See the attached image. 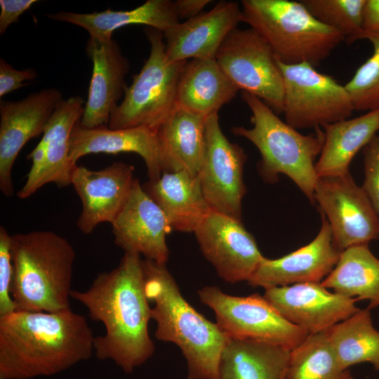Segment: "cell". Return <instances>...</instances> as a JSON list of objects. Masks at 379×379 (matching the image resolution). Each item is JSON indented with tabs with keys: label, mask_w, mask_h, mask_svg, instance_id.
<instances>
[{
	"label": "cell",
	"mask_w": 379,
	"mask_h": 379,
	"mask_svg": "<svg viewBox=\"0 0 379 379\" xmlns=\"http://www.w3.org/2000/svg\"><path fill=\"white\" fill-rule=\"evenodd\" d=\"M142 261L140 254L124 252L117 267L99 273L86 290L70 293L92 320L105 326L104 335L94 339L95 357L112 361L126 373L144 364L155 350L148 330L152 308Z\"/></svg>",
	"instance_id": "cell-1"
},
{
	"label": "cell",
	"mask_w": 379,
	"mask_h": 379,
	"mask_svg": "<svg viewBox=\"0 0 379 379\" xmlns=\"http://www.w3.org/2000/svg\"><path fill=\"white\" fill-rule=\"evenodd\" d=\"M93 331L72 309L17 310L0 317V378L51 376L88 360L94 353Z\"/></svg>",
	"instance_id": "cell-2"
},
{
	"label": "cell",
	"mask_w": 379,
	"mask_h": 379,
	"mask_svg": "<svg viewBox=\"0 0 379 379\" xmlns=\"http://www.w3.org/2000/svg\"><path fill=\"white\" fill-rule=\"evenodd\" d=\"M142 265L145 294L154 302L155 338L180 349L187 379H219L220 357L229 337L185 299L166 263L144 259Z\"/></svg>",
	"instance_id": "cell-3"
},
{
	"label": "cell",
	"mask_w": 379,
	"mask_h": 379,
	"mask_svg": "<svg viewBox=\"0 0 379 379\" xmlns=\"http://www.w3.org/2000/svg\"><path fill=\"white\" fill-rule=\"evenodd\" d=\"M13 279L11 296L17 310L57 312L71 309L69 298L75 251L51 231L11 235Z\"/></svg>",
	"instance_id": "cell-4"
},
{
	"label": "cell",
	"mask_w": 379,
	"mask_h": 379,
	"mask_svg": "<svg viewBox=\"0 0 379 379\" xmlns=\"http://www.w3.org/2000/svg\"><path fill=\"white\" fill-rule=\"evenodd\" d=\"M241 98L251 112L253 126H234L232 132L251 141L259 150L261 159L258 169L269 183H275L279 174L288 176L310 201L315 204L314 188L318 180L315 158L324 142V132L302 135L281 120L277 114L258 97L243 91Z\"/></svg>",
	"instance_id": "cell-5"
},
{
	"label": "cell",
	"mask_w": 379,
	"mask_h": 379,
	"mask_svg": "<svg viewBox=\"0 0 379 379\" xmlns=\"http://www.w3.org/2000/svg\"><path fill=\"white\" fill-rule=\"evenodd\" d=\"M241 5V22L260 34L284 64L315 67L345 40L317 20L301 1L242 0Z\"/></svg>",
	"instance_id": "cell-6"
},
{
	"label": "cell",
	"mask_w": 379,
	"mask_h": 379,
	"mask_svg": "<svg viewBox=\"0 0 379 379\" xmlns=\"http://www.w3.org/2000/svg\"><path fill=\"white\" fill-rule=\"evenodd\" d=\"M145 32L150 44L149 57L140 72L133 76L121 104L112 109L107 125L110 129L147 126L157 131L175 107L179 79L187 61L168 59L162 32L147 27Z\"/></svg>",
	"instance_id": "cell-7"
},
{
	"label": "cell",
	"mask_w": 379,
	"mask_h": 379,
	"mask_svg": "<svg viewBox=\"0 0 379 379\" xmlns=\"http://www.w3.org/2000/svg\"><path fill=\"white\" fill-rule=\"evenodd\" d=\"M197 293L201 302L214 312L216 324L229 338L268 343L291 350L308 335L284 319L259 293L233 296L214 286H206Z\"/></svg>",
	"instance_id": "cell-8"
},
{
	"label": "cell",
	"mask_w": 379,
	"mask_h": 379,
	"mask_svg": "<svg viewBox=\"0 0 379 379\" xmlns=\"http://www.w3.org/2000/svg\"><path fill=\"white\" fill-rule=\"evenodd\" d=\"M277 62L284 84L282 113L291 127L317 129L347 119L354 110L345 86L331 77L308 63Z\"/></svg>",
	"instance_id": "cell-9"
},
{
	"label": "cell",
	"mask_w": 379,
	"mask_h": 379,
	"mask_svg": "<svg viewBox=\"0 0 379 379\" xmlns=\"http://www.w3.org/2000/svg\"><path fill=\"white\" fill-rule=\"evenodd\" d=\"M215 60L238 90L262 100L276 114L283 112L284 84L268 43L252 28H235L220 46Z\"/></svg>",
	"instance_id": "cell-10"
},
{
	"label": "cell",
	"mask_w": 379,
	"mask_h": 379,
	"mask_svg": "<svg viewBox=\"0 0 379 379\" xmlns=\"http://www.w3.org/2000/svg\"><path fill=\"white\" fill-rule=\"evenodd\" d=\"M314 199L330 225L334 246L341 252L379 239V216L350 172L319 178Z\"/></svg>",
	"instance_id": "cell-11"
},
{
	"label": "cell",
	"mask_w": 379,
	"mask_h": 379,
	"mask_svg": "<svg viewBox=\"0 0 379 379\" xmlns=\"http://www.w3.org/2000/svg\"><path fill=\"white\" fill-rule=\"evenodd\" d=\"M206 139L205 156L197 175L204 198L211 211L241 221L247 156L240 145L224 135L218 113L206 118Z\"/></svg>",
	"instance_id": "cell-12"
},
{
	"label": "cell",
	"mask_w": 379,
	"mask_h": 379,
	"mask_svg": "<svg viewBox=\"0 0 379 379\" xmlns=\"http://www.w3.org/2000/svg\"><path fill=\"white\" fill-rule=\"evenodd\" d=\"M194 235L204 258L228 283L248 281L264 256L241 221L211 211Z\"/></svg>",
	"instance_id": "cell-13"
},
{
	"label": "cell",
	"mask_w": 379,
	"mask_h": 379,
	"mask_svg": "<svg viewBox=\"0 0 379 379\" xmlns=\"http://www.w3.org/2000/svg\"><path fill=\"white\" fill-rule=\"evenodd\" d=\"M265 299L287 321L307 334L328 331L357 312V300L329 291L321 283L265 290Z\"/></svg>",
	"instance_id": "cell-14"
},
{
	"label": "cell",
	"mask_w": 379,
	"mask_h": 379,
	"mask_svg": "<svg viewBox=\"0 0 379 379\" xmlns=\"http://www.w3.org/2000/svg\"><path fill=\"white\" fill-rule=\"evenodd\" d=\"M63 100L54 88L41 90L19 101H0V190L13 194L11 172L17 156L30 139L44 133L58 104Z\"/></svg>",
	"instance_id": "cell-15"
},
{
	"label": "cell",
	"mask_w": 379,
	"mask_h": 379,
	"mask_svg": "<svg viewBox=\"0 0 379 379\" xmlns=\"http://www.w3.org/2000/svg\"><path fill=\"white\" fill-rule=\"evenodd\" d=\"M133 173V166L121 161L97 171L77 165L72 185L82 204L77 222L81 232L88 234L104 222L112 224L128 197Z\"/></svg>",
	"instance_id": "cell-16"
},
{
	"label": "cell",
	"mask_w": 379,
	"mask_h": 379,
	"mask_svg": "<svg viewBox=\"0 0 379 379\" xmlns=\"http://www.w3.org/2000/svg\"><path fill=\"white\" fill-rule=\"evenodd\" d=\"M321 226L308 244L277 259L263 257L247 281L265 290L301 283H321L335 268L341 251L333 244L326 218L321 213Z\"/></svg>",
	"instance_id": "cell-17"
},
{
	"label": "cell",
	"mask_w": 379,
	"mask_h": 379,
	"mask_svg": "<svg viewBox=\"0 0 379 379\" xmlns=\"http://www.w3.org/2000/svg\"><path fill=\"white\" fill-rule=\"evenodd\" d=\"M114 244L124 252L166 263L169 250L166 235L171 231L158 205L135 178L123 208L112 222Z\"/></svg>",
	"instance_id": "cell-18"
},
{
	"label": "cell",
	"mask_w": 379,
	"mask_h": 379,
	"mask_svg": "<svg viewBox=\"0 0 379 379\" xmlns=\"http://www.w3.org/2000/svg\"><path fill=\"white\" fill-rule=\"evenodd\" d=\"M240 22L239 3L220 1L210 11L164 32L166 55L173 62L215 59L222 41Z\"/></svg>",
	"instance_id": "cell-19"
},
{
	"label": "cell",
	"mask_w": 379,
	"mask_h": 379,
	"mask_svg": "<svg viewBox=\"0 0 379 379\" xmlns=\"http://www.w3.org/2000/svg\"><path fill=\"white\" fill-rule=\"evenodd\" d=\"M93 62L87 101L79 124L84 128L107 125L112 109L124 95V77L130 65L115 40L89 37L86 46Z\"/></svg>",
	"instance_id": "cell-20"
},
{
	"label": "cell",
	"mask_w": 379,
	"mask_h": 379,
	"mask_svg": "<svg viewBox=\"0 0 379 379\" xmlns=\"http://www.w3.org/2000/svg\"><path fill=\"white\" fill-rule=\"evenodd\" d=\"M100 152L139 154L145 163L149 180H157L163 173L157 131L147 126L113 130L105 125L88 128L82 127L79 121L69 137L72 163L77 164L81 157Z\"/></svg>",
	"instance_id": "cell-21"
},
{
	"label": "cell",
	"mask_w": 379,
	"mask_h": 379,
	"mask_svg": "<svg viewBox=\"0 0 379 379\" xmlns=\"http://www.w3.org/2000/svg\"><path fill=\"white\" fill-rule=\"evenodd\" d=\"M84 104V100L80 96L63 99L58 104L40 140L46 149L43 167L32 182L25 183L17 194L19 198H28L47 183L53 182L58 187L72 184V175L77 164L69 159V137L83 115Z\"/></svg>",
	"instance_id": "cell-22"
},
{
	"label": "cell",
	"mask_w": 379,
	"mask_h": 379,
	"mask_svg": "<svg viewBox=\"0 0 379 379\" xmlns=\"http://www.w3.org/2000/svg\"><path fill=\"white\" fill-rule=\"evenodd\" d=\"M206 118L175 106L157 131L163 173L198 175L206 152Z\"/></svg>",
	"instance_id": "cell-23"
},
{
	"label": "cell",
	"mask_w": 379,
	"mask_h": 379,
	"mask_svg": "<svg viewBox=\"0 0 379 379\" xmlns=\"http://www.w3.org/2000/svg\"><path fill=\"white\" fill-rule=\"evenodd\" d=\"M142 186L164 213L171 231L194 233L211 211L197 175L186 171L164 172Z\"/></svg>",
	"instance_id": "cell-24"
},
{
	"label": "cell",
	"mask_w": 379,
	"mask_h": 379,
	"mask_svg": "<svg viewBox=\"0 0 379 379\" xmlns=\"http://www.w3.org/2000/svg\"><path fill=\"white\" fill-rule=\"evenodd\" d=\"M46 15L53 20L79 26L89 33L90 37L98 39H111L115 29L129 25H145L164 33L180 22L174 1L171 0H147L129 11L107 8L92 13L60 11Z\"/></svg>",
	"instance_id": "cell-25"
},
{
	"label": "cell",
	"mask_w": 379,
	"mask_h": 379,
	"mask_svg": "<svg viewBox=\"0 0 379 379\" xmlns=\"http://www.w3.org/2000/svg\"><path fill=\"white\" fill-rule=\"evenodd\" d=\"M238 91L215 59H192L180 77L175 106L208 117L218 113Z\"/></svg>",
	"instance_id": "cell-26"
},
{
	"label": "cell",
	"mask_w": 379,
	"mask_h": 379,
	"mask_svg": "<svg viewBox=\"0 0 379 379\" xmlns=\"http://www.w3.org/2000/svg\"><path fill=\"white\" fill-rule=\"evenodd\" d=\"M324 142L315 164L317 178L344 175L355 154L379 131V109L324 126Z\"/></svg>",
	"instance_id": "cell-27"
},
{
	"label": "cell",
	"mask_w": 379,
	"mask_h": 379,
	"mask_svg": "<svg viewBox=\"0 0 379 379\" xmlns=\"http://www.w3.org/2000/svg\"><path fill=\"white\" fill-rule=\"evenodd\" d=\"M290 351L280 346L229 338L220 354L219 379H285Z\"/></svg>",
	"instance_id": "cell-28"
},
{
	"label": "cell",
	"mask_w": 379,
	"mask_h": 379,
	"mask_svg": "<svg viewBox=\"0 0 379 379\" xmlns=\"http://www.w3.org/2000/svg\"><path fill=\"white\" fill-rule=\"evenodd\" d=\"M321 284L357 300H367V309H374L379 306V259L368 245L349 247L341 252L335 268Z\"/></svg>",
	"instance_id": "cell-29"
},
{
	"label": "cell",
	"mask_w": 379,
	"mask_h": 379,
	"mask_svg": "<svg viewBox=\"0 0 379 379\" xmlns=\"http://www.w3.org/2000/svg\"><path fill=\"white\" fill-rule=\"evenodd\" d=\"M327 333L343 369L368 362L379 371V331L373 325L368 309L359 310Z\"/></svg>",
	"instance_id": "cell-30"
},
{
	"label": "cell",
	"mask_w": 379,
	"mask_h": 379,
	"mask_svg": "<svg viewBox=\"0 0 379 379\" xmlns=\"http://www.w3.org/2000/svg\"><path fill=\"white\" fill-rule=\"evenodd\" d=\"M347 371L341 367L326 331L308 334L290 351L285 379H343Z\"/></svg>",
	"instance_id": "cell-31"
},
{
	"label": "cell",
	"mask_w": 379,
	"mask_h": 379,
	"mask_svg": "<svg viewBox=\"0 0 379 379\" xmlns=\"http://www.w3.org/2000/svg\"><path fill=\"white\" fill-rule=\"evenodd\" d=\"M320 22L340 32L349 42L362 32V10L365 0H302Z\"/></svg>",
	"instance_id": "cell-32"
},
{
	"label": "cell",
	"mask_w": 379,
	"mask_h": 379,
	"mask_svg": "<svg viewBox=\"0 0 379 379\" xmlns=\"http://www.w3.org/2000/svg\"><path fill=\"white\" fill-rule=\"evenodd\" d=\"M367 39L373 45V54L345 85L354 110L379 109V33L361 34L358 39Z\"/></svg>",
	"instance_id": "cell-33"
},
{
	"label": "cell",
	"mask_w": 379,
	"mask_h": 379,
	"mask_svg": "<svg viewBox=\"0 0 379 379\" xmlns=\"http://www.w3.org/2000/svg\"><path fill=\"white\" fill-rule=\"evenodd\" d=\"M11 235L4 227H0V317L17 310L11 296L13 265L11 251Z\"/></svg>",
	"instance_id": "cell-34"
},
{
	"label": "cell",
	"mask_w": 379,
	"mask_h": 379,
	"mask_svg": "<svg viewBox=\"0 0 379 379\" xmlns=\"http://www.w3.org/2000/svg\"><path fill=\"white\" fill-rule=\"evenodd\" d=\"M364 180L361 188L379 216V135L363 148Z\"/></svg>",
	"instance_id": "cell-35"
},
{
	"label": "cell",
	"mask_w": 379,
	"mask_h": 379,
	"mask_svg": "<svg viewBox=\"0 0 379 379\" xmlns=\"http://www.w3.org/2000/svg\"><path fill=\"white\" fill-rule=\"evenodd\" d=\"M38 73L34 69L29 68L21 70L14 69L4 59H0V97L2 98L18 88L28 85L23 83L36 79Z\"/></svg>",
	"instance_id": "cell-36"
},
{
	"label": "cell",
	"mask_w": 379,
	"mask_h": 379,
	"mask_svg": "<svg viewBox=\"0 0 379 379\" xmlns=\"http://www.w3.org/2000/svg\"><path fill=\"white\" fill-rule=\"evenodd\" d=\"M37 1V0H0V34H4L11 23L18 22L19 17Z\"/></svg>",
	"instance_id": "cell-37"
},
{
	"label": "cell",
	"mask_w": 379,
	"mask_h": 379,
	"mask_svg": "<svg viewBox=\"0 0 379 379\" xmlns=\"http://www.w3.org/2000/svg\"><path fill=\"white\" fill-rule=\"evenodd\" d=\"M361 28L362 32L359 35L379 33V0H365L362 10Z\"/></svg>",
	"instance_id": "cell-38"
},
{
	"label": "cell",
	"mask_w": 379,
	"mask_h": 379,
	"mask_svg": "<svg viewBox=\"0 0 379 379\" xmlns=\"http://www.w3.org/2000/svg\"><path fill=\"white\" fill-rule=\"evenodd\" d=\"M210 3V0H177L174 5L179 19L189 20L201 13L204 8Z\"/></svg>",
	"instance_id": "cell-39"
},
{
	"label": "cell",
	"mask_w": 379,
	"mask_h": 379,
	"mask_svg": "<svg viewBox=\"0 0 379 379\" xmlns=\"http://www.w3.org/2000/svg\"><path fill=\"white\" fill-rule=\"evenodd\" d=\"M343 379H354L349 371H347Z\"/></svg>",
	"instance_id": "cell-40"
},
{
	"label": "cell",
	"mask_w": 379,
	"mask_h": 379,
	"mask_svg": "<svg viewBox=\"0 0 379 379\" xmlns=\"http://www.w3.org/2000/svg\"><path fill=\"white\" fill-rule=\"evenodd\" d=\"M0 379H4V378H0Z\"/></svg>",
	"instance_id": "cell-41"
}]
</instances>
